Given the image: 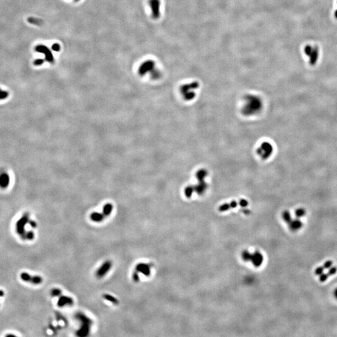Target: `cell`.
Returning <instances> with one entry per match:
<instances>
[{"label": "cell", "mask_w": 337, "mask_h": 337, "mask_svg": "<svg viewBox=\"0 0 337 337\" xmlns=\"http://www.w3.org/2000/svg\"><path fill=\"white\" fill-rule=\"evenodd\" d=\"M244 102L242 107V113L245 116L257 115L263 107L262 99L256 95L248 94L244 97Z\"/></svg>", "instance_id": "1"}, {"label": "cell", "mask_w": 337, "mask_h": 337, "mask_svg": "<svg viewBox=\"0 0 337 337\" xmlns=\"http://www.w3.org/2000/svg\"><path fill=\"white\" fill-rule=\"evenodd\" d=\"M207 172L206 170L201 169L199 170L196 174V177L199 181L198 184L195 186H192L194 190V192L195 191L196 193L200 195H203L206 191L208 185L205 181V178L207 176Z\"/></svg>", "instance_id": "2"}, {"label": "cell", "mask_w": 337, "mask_h": 337, "mask_svg": "<svg viewBox=\"0 0 337 337\" xmlns=\"http://www.w3.org/2000/svg\"><path fill=\"white\" fill-rule=\"evenodd\" d=\"M198 87L199 83L197 82H193L189 83V84H186L181 87V93L186 101H190L194 98L195 95L194 90Z\"/></svg>", "instance_id": "3"}, {"label": "cell", "mask_w": 337, "mask_h": 337, "mask_svg": "<svg viewBox=\"0 0 337 337\" xmlns=\"http://www.w3.org/2000/svg\"><path fill=\"white\" fill-rule=\"evenodd\" d=\"M76 317L82 323V326L80 330L78 331L77 335L80 336H84L89 334L90 330V325L92 324V321L90 318L87 317L84 314L78 313L76 314Z\"/></svg>", "instance_id": "4"}, {"label": "cell", "mask_w": 337, "mask_h": 337, "mask_svg": "<svg viewBox=\"0 0 337 337\" xmlns=\"http://www.w3.org/2000/svg\"><path fill=\"white\" fill-rule=\"evenodd\" d=\"M29 221H30V215L28 213H26L22 216L21 218L16 222V232L24 240L26 233V232L25 231V226L29 223Z\"/></svg>", "instance_id": "5"}, {"label": "cell", "mask_w": 337, "mask_h": 337, "mask_svg": "<svg viewBox=\"0 0 337 337\" xmlns=\"http://www.w3.org/2000/svg\"><path fill=\"white\" fill-rule=\"evenodd\" d=\"M273 152L272 145L268 142H264L262 143L257 150V152L262 159H267L271 156Z\"/></svg>", "instance_id": "6"}, {"label": "cell", "mask_w": 337, "mask_h": 337, "mask_svg": "<svg viewBox=\"0 0 337 337\" xmlns=\"http://www.w3.org/2000/svg\"><path fill=\"white\" fill-rule=\"evenodd\" d=\"M155 69V62L152 60H147L143 62L139 66L138 73L140 76H144L147 73H151Z\"/></svg>", "instance_id": "7"}, {"label": "cell", "mask_w": 337, "mask_h": 337, "mask_svg": "<svg viewBox=\"0 0 337 337\" xmlns=\"http://www.w3.org/2000/svg\"><path fill=\"white\" fill-rule=\"evenodd\" d=\"M35 51L36 52L44 54L45 58H46V60L48 62H49V63H51V64L54 63V62H55V59H54L53 55V53H51V50H50L47 46H46L43 45V44L37 45L35 47Z\"/></svg>", "instance_id": "8"}, {"label": "cell", "mask_w": 337, "mask_h": 337, "mask_svg": "<svg viewBox=\"0 0 337 337\" xmlns=\"http://www.w3.org/2000/svg\"><path fill=\"white\" fill-rule=\"evenodd\" d=\"M20 277L24 282L30 283V284L34 285L41 284L43 281V278L37 275H31L30 274L26 272H23L21 273Z\"/></svg>", "instance_id": "9"}, {"label": "cell", "mask_w": 337, "mask_h": 337, "mask_svg": "<svg viewBox=\"0 0 337 337\" xmlns=\"http://www.w3.org/2000/svg\"><path fill=\"white\" fill-rule=\"evenodd\" d=\"M112 263L111 260H106L100 266V267L95 272V277L98 278H102L104 277L111 270Z\"/></svg>", "instance_id": "10"}, {"label": "cell", "mask_w": 337, "mask_h": 337, "mask_svg": "<svg viewBox=\"0 0 337 337\" xmlns=\"http://www.w3.org/2000/svg\"><path fill=\"white\" fill-rule=\"evenodd\" d=\"M149 6L151 7L152 16L154 19H157L160 16V6L161 1L160 0H149Z\"/></svg>", "instance_id": "11"}, {"label": "cell", "mask_w": 337, "mask_h": 337, "mask_svg": "<svg viewBox=\"0 0 337 337\" xmlns=\"http://www.w3.org/2000/svg\"><path fill=\"white\" fill-rule=\"evenodd\" d=\"M151 267H152L151 264L140 263L136 266L135 270L139 273H142L145 276L148 277L151 275Z\"/></svg>", "instance_id": "12"}, {"label": "cell", "mask_w": 337, "mask_h": 337, "mask_svg": "<svg viewBox=\"0 0 337 337\" xmlns=\"http://www.w3.org/2000/svg\"><path fill=\"white\" fill-rule=\"evenodd\" d=\"M250 261L252 262V263L255 267H260L263 263L264 257L259 252H255V253H251Z\"/></svg>", "instance_id": "13"}, {"label": "cell", "mask_w": 337, "mask_h": 337, "mask_svg": "<svg viewBox=\"0 0 337 337\" xmlns=\"http://www.w3.org/2000/svg\"><path fill=\"white\" fill-rule=\"evenodd\" d=\"M74 304V300L73 299L70 297H68V296H64V295H60V297H59V300H58V302L57 305L59 307H63L66 305H72Z\"/></svg>", "instance_id": "14"}, {"label": "cell", "mask_w": 337, "mask_h": 337, "mask_svg": "<svg viewBox=\"0 0 337 337\" xmlns=\"http://www.w3.org/2000/svg\"><path fill=\"white\" fill-rule=\"evenodd\" d=\"M10 183V177L6 172L0 174V188L5 189L8 188Z\"/></svg>", "instance_id": "15"}, {"label": "cell", "mask_w": 337, "mask_h": 337, "mask_svg": "<svg viewBox=\"0 0 337 337\" xmlns=\"http://www.w3.org/2000/svg\"><path fill=\"white\" fill-rule=\"evenodd\" d=\"M289 228L292 231H297L302 227L303 223L300 220H299L298 218L296 219H292V220L289 223Z\"/></svg>", "instance_id": "16"}, {"label": "cell", "mask_w": 337, "mask_h": 337, "mask_svg": "<svg viewBox=\"0 0 337 337\" xmlns=\"http://www.w3.org/2000/svg\"><path fill=\"white\" fill-rule=\"evenodd\" d=\"M105 216L102 213H99V212H94L90 215V219L93 222H101L102 220L105 219Z\"/></svg>", "instance_id": "17"}, {"label": "cell", "mask_w": 337, "mask_h": 337, "mask_svg": "<svg viewBox=\"0 0 337 337\" xmlns=\"http://www.w3.org/2000/svg\"><path fill=\"white\" fill-rule=\"evenodd\" d=\"M310 57V64L312 66L315 65L318 57V48L317 47H315L313 49V51H312Z\"/></svg>", "instance_id": "18"}, {"label": "cell", "mask_w": 337, "mask_h": 337, "mask_svg": "<svg viewBox=\"0 0 337 337\" xmlns=\"http://www.w3.org/2000/svg\"><path fill=\"white\" fill-rule=\"evenodd\" d=\"M239 203L235 201H232L230 203H224V204L220 206L219 207V210L220 212H225L228 210L232 208H235Z\"/></svg>", "instance_id": "19"}, {"label": "cell", "mask_w": 337, "mask_h": 337, "mask_svg": "<svg viewBox=\"0 0 337 337\" xmlns=\"http://www.w3.org/2000/svg\"><path fill=\"white\" fill-rule=\"evenodd\" d=\"M112 209H113V206H112V204H111V203H106L103 207L102 214L105 217L109 216L111 214Z\"/></svg>", "instance_id": "20"}, {"label": "cell", "mask_w": 337, "mask_h": 337, "mask_svg": "<svg viewBox=\"0 0 337 337\" xmlns=\"http://www.w3.org/2000/svg\"><path fill=\"white\" fill-rule=\"evenodd\" d=\"M102 297L104 298L105 300H106L112 303H113L114 305H118L119 304V300H118L117 298H116L112 296V295H109V294H107V293L106 294H104Z\"/></svg>", "instance_id": "21"}, {"label": "cell", "mask_w": 337, "mask_h": 337, "mask_svg": "<svg viewBox=\"0 0 337 337\" xmlns=\"http://www.w3.org/2000/svg\"><path fill=\"white\" fill-rule=\"evenodd\" d=\"M28 21L30 23L35 24V25H37V26H40V25L43 24L42 20H41L40 19H38V18L30 17V18H28Z\"/></svg>", "instance_id": "22"}, {"label": "cell", "mask_w": 337, "mask_h": 337, "mask_svg": "<svg viewBox=\"0 0 337 337\" xmlns=\"http://www.w3.org/2000/svg\"><path fill=\"white\" fill-rule=\"evenodd\" d=\"M282 218L284 220V221L286 222L287 224H289L291 220H292V217L289 211H284L282 214Z\"/></svg>", "instance_id": "23"}, {"label": "cell", "mask_w": 337, "mask_h": 337, "mask_svg": "<svg viewBox=\"0 0 337 337\" xmlns=\"http://www.w3.org/2000/svg\"><path fill=\"white\" fill-rule=\"evenodd\" d=\"M10 93L8 91H5V90H3L1 89L0 88V101H2V100H5L6 99H7L9 96Z\"/></svg>", "instance_id": "24"}, {"label": "cell", "mask_w": 337, "mask_h": 337, "mask_svg": "<svg viewBox=\"0 0 337 337\" xmlns=\"http://www.w3.org/2000/svg\"><path fill=\"white\" fill-rule=\"evenodd\" d=\"M150 74H151V76L153 80H157V79L159 78L161 76V73L156 69L152 70V71Z\"/></svg>", "instance_id": "25"}, {"label": "cell", "mask_w": 337, "mask_h": 337, "mask_svg": "<svg viewBox=\"0 0 337 337\" xmlns=\"http://www.w3.org/2000/svg\"><path fill=\"white\" fill-rule=\"evenodd\" d=\"M295 214L297 218H301L305 215V210L303 209H298L295 211Z\"/></svg>", "instance_id": "26"}, {"label": "cell", "mask_w": 337, "mask_h": 337, "mask_svg": "<svg viewBox=\"0 0 337 337\" xmlns=\"http://www.w3.org/2000/svg\"><path fill=\"white\" fill-rule=\"evenodd\" d=\"M61 290L59 289H54L51 291V295L52 297H60L61 295Z\"/></svg>", "instance_id": "27"}, {"label": "cell", "mask_w": 337, "mask_h": 337, "mask_svg": "<svg viewBox=\"0 0 337 337\" xmlns=\"http://www.w3.org/2000/svg\"><path fill=\"white\" fill-rule=\"evenodd\" d=\"M34 237H35V234H34V232H33V231L26 232V235H25L24 240H33V239H34Z\"/></svg>", "instance_id": "28"}, {"label": "cell", "mask_w": 337, "mask_h": 337, "mask_svg": "<svg viewBox=\"0 0 337 337\" xmlns=\"http://www.w3.org/2000/svg\"><path fill=\"white\" fill-rule=\"evenodd\" d=\"M313 48H312L310 45H307L304 49L305 53L306 54V55L310 56L312 53V51H313Z\"/></svg>", "instance_id": "29"}, {"label": "cell", "mask_w": 337, "mask_h": 337, "mask_svg": "<svg viewBox=\"0 0 337 337\" xmlns=\"http://www.w3.org/2000/svg\"><path fill=\"white\" fill-rule=\"evenodd\" d=\"M328 277H329V275L328 274V273H323L322 275H320V282H325L328 279Z\"/></svg>", "instance_id": "30"}, {"label": "cell", "mask_w": 337, "mask_h": 337, "mask_svg": "<svg viewBox=\"0 0 337 337\" xmlns=\"http://www.w3.org/2000/svg\"><path fill=\"white\" fill-rule=\"evenodd\" d=\"M324 270H325V268H323V267H318L315 269V273L316 275H317L320 276V275H322L323 273H324Z\"/></svg>", "instance_id": "31"}, {"label": "cell", "mask_w": 337, "mask_h": 337, "mask_svg": "<svg viewBox=\"0 0 337 337\" xmlns=\"http://www.w3.org/2000/svg\"><path fill=\"white\" fill-rule=\"evenodd\" d=\"M138 273L139 272L136 271V270H135V271L132 273V279L135 282H138L139 281V277Z\"/></svg>", "instance_id": "32"}, {"label": "cell", "mask_w": 337, "mask_h": 337, "mask_svg": "<svg viewBox=\"0 0 337 337\" xmlns=\"http://www.w3.org/2000/svg\"><path fill=\"white\" fill-rule=\"evenodd\" d=\"M337 272V268L336 267H331L329 268V270L328 272V274L330 275H334Z\"/></svg>", "instance_id": "33"}, {"label": "cell", "mask_w": 337, "mask_h": 337, "mask_svg": "<svg viewBox=\"0 0 337 337\" xmlns=\"http://www.w3.org/2000/svg\"><path fill=\"white\" fill-rule=\"evenodd\" d=\"M332 265H333V262L331 260H328V261L325 262V263L324 264L323 267L325 269H329L330 268H331L332 267Z\"/></svg>", "instance_id": "34"}, {"label": "cell", "mask_w": 337, "mask_h": 337, "mask_svg": "<svg viewBox=\"0 0 337 337\" xmlns=\"http://www.w3.org/2000/svg\"><path fill=\"white\" fill-rule=\"evenodd\" d=\"M51 48H52V49L53 50V51L57 52V51H60L61 46H60V45L59 44L55 43V44L52 45Z\"/></svg>", "instance_id": "35"}, {"label": "cell", "mask_w": 337, "mask_h": 337, "mask_svg": "<svg viewBox=\"0 0 337 337\" xmlns=\"http://www.w3.org/2000/svg\"><path fill=\"white\" fill-rule=\"evenodd\" d=\"M44 61L42 59H37L34 61L33 64H34L35 66H41L44 63Z\"/></svg>", "instance_id": "36"}, {"label": "cell", "mask_w": 337, "mask_h": 337, "mask_svg": "<svg viewBox=\"0 0 337 337\" xmlns=\"http://www.w3.org/2000/svg\"><path fill=\"white\" fill-rule=\"evenodd\" d=\"M239 203V205L241 207H245L246 206H247V205H248V202L246 201V200L242 199V200H240Z\"/></svg>", "instance_id": "37"}, {"label": "cell", "mask_w": 337, "mask_h": 337, "mask_svg": "<svg viewBox=\"0 0 337 337\" xmlns=\"http://www.w3.org/2000/svg\"><path fill=\"white\" fill-rule=\"evenodd\" d=\"M28 224H30V226H31L33 228H36V226H37V224H36V223L35 221H33V220H30V221H29V223H28Z\"/></svg>", "instance_id": "38"}, {"label": "cell", "mask_w": 337, "mask_h": 337, "mask_svg": "<svg viewBox=\"0 0 337 337\" xmlns=\"http://www.w3.org/2000/svg\"><path fill=\"white\" fill-rule=\"evenodd\" d=\"M4 294H5V293H4V292H3V290H0V297H3V295H4Z\"/></svg>", "instance_id": "39"}, {"label": "cell", "mask_w": 337, "mask_h": 337, "mask_svg": "<svg viewBox=\"0 0 337 337\" xmlns=\"http://www.w3.org/2000/svg\"><path fill=\"white\" fill-rule=\"evenodd\" d=\"M334 295H335V298L337 299V289H335V292H334Z\"/></svg>", "instance_id": "40"}, {"label": "cell", "mask_w": 337, "mask_h": 337, "mask_svg": "<svg viewBox=\"0 0 337 337\" xmlns=\"http://www.w3.org/2000/svg\"><path fill=\"white\" fill-rule=\"evenodd\" d=\"M335 16L336 19H337V10H336L335 11Z\"/></svg>", "instance_id": "41"}, {"label": "cell", "mask_w": 337, "mask_h": 337, "mask_svg": "<svg viewBox=\"0 0 337 337\" xmlns=\"http://www.w3.org/2000/svg\"><path fill=\"white\" fill-rule=\"evenodd\" d=\"M74 1H80V0H74Z\"/></svg>", "instance_id": "42"}]
</instances>
